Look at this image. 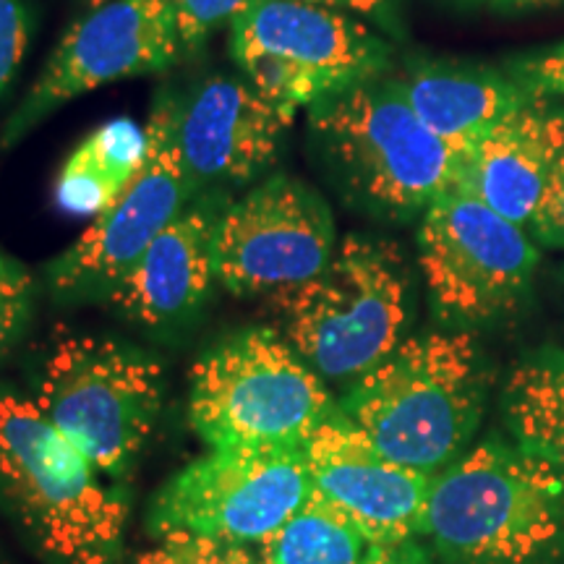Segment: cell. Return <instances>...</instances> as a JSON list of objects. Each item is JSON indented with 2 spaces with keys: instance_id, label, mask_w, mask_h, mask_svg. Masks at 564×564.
Segmentation results:
<instances>
[{
  "instance_id": "cell-11",
  "label": "cell",
  "mask_w": 564,
  "mask_h": 564,
  "mask_svg": "<svg viewBox=\"0 0 564 564\" xmlns=\"http://www.w3.org/2000/svg\"><path fill=\"white\" fill-rule=\"evenodd\" d=\"M308 497L303 447H215L154 494L150 531L259 546Z\"/></svg>"
},
{
  "instance_id": "cell-22",
  "label": "cell",
  "mask_w": 564,
  "mask_h": 564,
  "mask_svg": "<svg viewBox=\"0 0 564 564\" xmlns=\"http://www.w3.org/2000/svg\"><path fill=\"white\" fill-rule=\"evenodd\" d=\"M137 564H262L257 546L228 544L194 533L160 535L158 544L144 552Z\"/></svg>"
},
{
  "instance_id": "cell-9",
  "label": "cell",
  "mask_w": 564,
  "mask_h": 564,
  "mask_svg": "<svg viewBox=\"0 0 564 564\" xmlns=\"http://www.w3.org/2000/svg\"><path fill=\"white\" fill-rule=\"evenodd\" d=\"M178 105L173 91H160L144 126L147 154L139 173L47 267L58 301H108L154 238L196 199L178 141Z\"/></svg>"
},
{
  "instance_id": "cell-26",
  "label": "cell",
  "mask_w": 564,
  "mask_h": 564,
  "mask_svg": "<svg viewBox=\"0 0 564 564\" xmlns=\"http://www.w3.org/2000/svg\"><path fill=\"white\" fill-rule=\"evenodd\" d=\"M535 241L544 246H560L564 249V147L554 162V171L549 175L546 192L541 196L531 225Z\"/></svg>"
},
{
  "instance_id": "cell-20",
  "label": "cell",
  "mask_w": 564,
  "mask_h": 564,
  "mask_svg": "<svg viewBox=\"0 0 564 564\" xmlns=\"http://www.w3.org/2000/svg\"><path fill=\"white\" fill-rule=\"evenodd\" d=\"M505 421L514 442L564 465V350H541L510 373Z\"/></svg>"
},
{
  "instance_id": "cell-8",
  "label": "cell",
  "mask_w": 564,
  "mask_h": 564,
  "mask_svg": "<svg viewBox=\"0 0 564 564\" xmlns=\"http://www.w3.org/2000/svg\"><path fill=\"white\" fill-rule=\"evenodd\" d=\"M34 400L102 476L121 478L158 423L162 369L108 337L63 335L42 364Z\"/></svg>"
},
{
  "instance_id": "cell-19",
  "label": "cell",
  "mask_w": 564,
  "mask_h": 564,
  "mask_svg": "<svg viewBox=\"0 0 564 564\" xmlns=\"http://www.w3.org/2000/svg\"><path fill=\"white\" fill-rule=\"evenodd\" d=\"M147 154V129L116 118L89 133L63 162L55 202L66 215L97 217L139 173Z\"/></svg>"
},
{
  "instance_id": "cell-18",
  "label": "cell",
  "mask_w": 564,
  "mask_h": 564,
  "mask_svg": "<svg viewBox=\"0 0 564 564\" xmlns=\"http://www.w3.org/2000/svg\"><path fill=\"white\" fill-rule=\"evenodd\" d=\"M390 79L415 116L463 154L494 126L535 100V91L520 82L468 63L411 61Z\"/></svg>"
},
{
  "instance_id": "cell-2",
  "label": "cell",
  "mask_w": 564,
  "mask_h": 564,
  "mask_svg": "<svg viewBox=\"0 0 564 564\" xmlns=\"http://www.w3.org/2000/svg\"><path fill=\"white\" fill-rule=\"evenodd\" d=\"M484 400L481 350L455 329L405 337L350 382L340 411L390 460L436 476L470 442Z\"/></svg>"
},
{
  "instance_id": "cell-6",
  "label": "cell",
  "mask_w": 564,
  "mask_h": 564,
  "mask_svg": "<svg viewBox=\"0 0 564 564\" xmlns=\"http://www.w3.org/2000/svg\"><path fill=\"white\" fill-rule=\"evenodd\" d=\"M337 405L322 377L270 327H249L196 361L188 421L215 447H303Z\"/></svg>"
},
{
  "instance_id": "cell-4",
  "label": "cell",
  "mask_w": 564,
  "mask_h": 564,
  "mask_svg": "<svg viewBox=\"0 0 564 564\" xmlns=\"http://www.w3.org/2000/svg\"><path fill=\"white\" fill-rule=\"evenodd\" d=\"M308 129L345 192L379 215H423L463 183L468 154L415 116L390 74L314 105Z\"/></svg>"
},
{
  "instance_id": "cell-28",
  "label": "cell",
  "mask_w": 564,
  "mask_h": 564,
  "mask_svg": "<svg viewBox=\"0 0 564 564\" xmlns=\"http://www.w3.org/2000/svg\"><path fill=\"white\" fill-rule=\"evenodd\" d=\"M364 564H432V560L413 541H400V544L373 546Z\"/></svg>"
},
{
  "instance_id": "cell-16",
  "label": "cell",
  "mask_w": 564,
  "mask_h": 564,
  "mask_svg": "<svg viewBox=\"0 0 564 564\" xmlns=\"http://www.w3.org/2000/svg\"><path fill=\"white\" fill-rule=\"evenodd\" d=\"M228 196L209 192L188 202L131 267L108 303L141 327H171L207 301L215 278V236Z\"/></svg>"
},
{
  "instance_id": "cell-27",
  "label": "cell",
  "mask_w": 564,
  "mask_h": 564,
  "mask_svg": "<svg viewBox=\"0 0 564 564\" xmlns=\"http://www.w3.org/2000/svg\"><path fill=\"white\" fill-rule=\"evenodd\" d=\"M533 91L535 95H562L564 97V45L552 53L541 55L533 63Z\"/></svg>"
},
{
  "instance_id": "cell-24",
  "label": "cell",
  "mask_w": 564,
  "mask_h": 564,
  "mask_svg": "<svg viewBox=\"0 0 564 564\" xmlns=\"http://www.w3.org/2000/svg\"><path fill=\"white\" fill-rule=\"evenodd\" d=\"M34 13L30 0H0V100L17 82L32 45Z\"/></svg>"
},
{
  "instance_id": "cell-29",
  "label": "cell",
  "mask_w": 564,
  "mask_h": 564,
  "mask_svg": "<svg viewBox=\"0 0 564 564\" xmlns=\"http://www.w3.org/2000/svg\"><path fill=\"white\" fill-rule=\"evenodd\" d=\"M308 3L327 6L343 13H361V17H382L387 0H308Z\"/></svg>"
},
{
  "instance_id": "cell-21",
  "label": "cell",
  "mask_w": 564,
  "mask_h": 564,
  "mask_svg": "<svg viewBox=\"0 0 564 564\" xmlns=\"http://www.w3.org/2000/svg\"><path fill=\"white\" fill-rule=\"evenodd\" d=\"M371 544L322 497H312L257 546L262 564H364Z\"/></svg>"
},
{
  "instance_id": "cell-12",
  "label": "cell",
  "mask_w": 564,
  "mask_h": 564,
  "mask_svg": "<svg viewBox=\"0 0 564 564\" xmlns=\"http://www.w3.org/2000/svg\"><path fill=\"white\" fill-rule=\"evenodd\" d=\"M183 47L167 0H89L9 116L0 144H19L47 116L87 91L162 74L178 61Z\"/></svg>"
},
{
  "instance_id": "cell-17",
  "label": "cell",
  "mask_w": 564,
  "mask_h": 564,
  "mask_svg": "<svg viewBox=\"0 0 564 564\" xmlns=\"http://www.w3.org/2000/svg\"><path fill=\"white\" fill-rule=\"evenodd\" d=\"M562 147L564 112H552L533 100L470 147L460 188L528 228Z\"/></svg>"
},
{
  "instance_id": "cell-14",
  "label": "cell",
  "mask_w": 564,
  "mask_h": 564,
  "mask_svg": "<svg viewBox=\"0 0 564 564\" xmlns=\"http://www.w3.org/2000/svg\"><path fill=\"white\" fill-rule=\"evenodd\" d=\"M312 491L343 512L371 544L423 533L434 476L379 453L340 408L303 444Z\"/></svg>"
},
{
  "instance_id": "cell-1",
  "label": "cell",
  "mask_w": 564,
  "mask_h": 564,
  "mask_svg": "<svg viewBox=\"0 0 564 564\" xmlns=\"http://www.w3.org/2000/svg\"><path fill=\"white\" fill-rule=\"evenodd\" d=\"M423 535L447 564H541L564 546V465L478 444L434 476Z\"/></svg>"
},
{
  "instance_id": "cell-7",
  "label": "cell",
  "mask_w": 564,
  "mask_h": 564,
  "mask_svg": "<svg viewBox=\"0 0 564 564\" xmlns=\"http://www.w3.org/2000/svg\"><path fill=\"white\" fill-rule=\"evenodd\" d=\"M246 82L295 118L390 70V47L350 13L308 0H251L230 21Z\"/></svg>"
},
{
  "instance_id": "cell-25",
  "label": "cell",
  "mask_w": 564,
  "mask_h": 564,
  "mask_svg": "<svg viewBox=\"0 0 564 564\" xmlns=\"http://www.w3.org/2000/svg\"><path fill=\"white\" fill-rule=\"evenodd\" d=\"M178 21L183 45L196 47L209 32L232 21L251 0H167Z\"/></svg>"
},
{
  "instance_id": "cell-5",
  "label": "cell",
  "mask_w": 564,
  "mask_h": 564,
  "mask_svg": "<svg viewBox=\"0 0 564 564\" xmlns=\"http://www.w3.org/2000/svg\"><path fill=\"white\" fill-rule=\"evenodd\" d=\"M282 337L322 379L356 382L405 340L408 274L390 243L348 236L327 267L270 295Z\"/></svg>"
},
{
  "instance_id": "cell-3",
  "label": "cell",
  "mask_w": 564,
  "mask_h": 564,
  "mask_svg": "<svg viewBox=\"0 0 564 564\" xmlns=\"http://www.w3.org/2000/svg\"><path fill=\"white\" fill-rule=\"evenodd\" d=\"M0 502L53 564L121 560L126 494L17 392H0Z\"/></svg>"
},
{
  "instance_id": "cell-15",
  "label": "cell",
  "mask_w": 564,
  "mask_h": 564,
  "mask_svg": "<svg viewBox=\"0 0 564 564\" xmlns=\"http://www.w3.org/2000/svg\"><path fill=\"white\" fill-rule=\"evenodd\" d=\"M293 116L249 82L212 76L178 105V141L196 196L264 175Z\"/></svg>"
},
{
  "instance_id": "cell-23",
  "label": "cell",
  "mask_w": 564,
  "mask_h": 564,
  "mask_svg": "<svg viewBox=\"0 0 564 564\" xmlns=\"http://www.w3.org/2000/svg\"><path fill=\"white\" fill-rule=\"evenodd\" d=\"M34 282L17 259L0 249V358L19 343L32 316Z\"/></svg>"
},
{
  "instance_id": "cell-30",
  "label": "cell",
  "mask_w": 564,
  "mask_h": 564,
  "mask_svg": "<svg viewBox=\"0 0 564 564\" xmlns=\"http://www.w3.org/2000/svg\"><path fill=\"white\" fill-rule=\"evenodd\" d=\"M505 3L518 6V9H528V6H544V3H554V0H505Z\"/></svg>"
},
{
  "instance_id": "cell-13",
  "label": "cell",
  "mask_w": 564,
  "mask_h": 564,
  "mask_svg": "<svg viewBox=\"0 0 564 564\" xmlns=\"http://www.w3.org/2000/svg\"><path fill=\"white\" fill-rule=\"evenodd\" d=\"M335 249L324 196L291 173H274L225 207L215 278L232 295H274L319 274Z\"/></svg>"
},
{
  "instance_id": "cell-10",
  "label": "cell",
  "mask_w": 564,
  "mask_h": 564,
  "mask_svg": "<svg viewBox=\"0 0 564 564\" xmlns=\"http://www.w3.org/2000/svg\"><path fill=\"white\" fill-rule=\"evenodd\" d=\"M419 264L436 316L453 327H476L518 306L539 249L525 228L457 186L421 215Z\"/></svg>"
}]
</instances>
